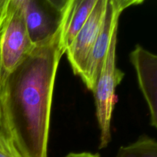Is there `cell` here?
<instances>
[{
  "mask_svg": "<svg viewBox=\"0 0 157 157\" xmlns=\"http://www.w3.org/2000/svg\"><path fill=\"white\" fill-rule=\"evenodd\" d=\"M34 47L35 44L28 33L19 0H9L6 17L0 29V87Z\"/></svg>",
  "mask_w": 157,
  "mask_h": 157,
  "instance_id": "obj_2",
  "label": "cell"
},
{
  "mask_svg": "<svg viewBox=\"0 0 157 157\" xmlns=\"http://www.w3.org/2000/svg\"><path fill=\"white\" fill-rule=\"evenodd\" d=\"M117 32L112 38L101 73L93 93L97 109V118L101 130L100 149L105 148L111 140L110 122L115 105V90L124 77V73L116 66Z\"/></svg>",
  "mask_w": 157,
  "mask_h": 157,
  "instance_id": "obj_3",
  "label": "cell"
},
{
  "mask_svg": "<svg viewBox=\"0 0 157 157\" xmlns=\"http://www.w3.org/2000/svg\"><path fill=\"white\" fill-rule=\"evenodd\" d=\"M116 157H157V141L144 135L133 144L121 147Z\"/></svg>",
  "mask_w": 157,
  "mask_h": 157,
  "instance_id": "obj_9",
  "label": "cell"
},
{
  "mask_svg": "<svg viewBox=\"0 0 157 157\" xmlns=\"http://www.w3.org/2000/svg\"><path fill=\"white\" fill-rule=\"evenodd\" d=\"M0 157H23L2 127H0Z\"/></svg>",
  "mask_w": 157,
  "mask_h": 157,
  "instance_id": "obj_10",
  "label": "cell"
},
{
  "mask_svg": "<svg viewBox=\"0 0 157 157\" xmlns=\"http://www.w3.org/2000/svg\"><path fill=\"white\" fill-rule=\"evenodd\" d=\"M130 61L148 105L152 126L157 129V55L137 44L130 52Z\"/></svg>",
  "mask_w": 157,
  "mask_h": 157,
  "instance_id": "obj_7",
  "label": "cell"
},
{
  "mask_svg": "<svg viewBox=\"0 0 157 157\" xmlns=\"http://www.w3.org/2000/svg\"><path fill=\"white\" fill-rule=\"evenodd\" d=\"M2 127V117H1V110H0V127Z\"/></svg>",
  "mask_w": 157,
  "mask_h": 157,
  "instance_id": "obj_13",
  "label": "cell"
},
{
  "mask_svg": "<svg viewBox=\"0 0 157 157\" xmlns=\"http://www.w3.org/2000/svg\"><path fill=\"white\" fill-rule=\"evenodd\" d=\"M8 4H9V0H0V29L6 17Z\"/></svg>",
  "mask_w": 157,
  "mask_h": 157,
  "instance_id": "obj_11",
  "label": "cell"
},
{
  "mask_svg": "<svg viewBox=\"0 0 157 157\" xmlns=\"http://www.w3.org/2000/svg\"><path fill=\"white\" fill-rule=\"evenodd\" d=\"M96 3L97 0H71L63 35L65 52L87 22Z\"/></svg>",
  "mask_w": 157,
  "mask_h": 157,
  "instance_id": "obj_8",
  "label": "cell"
},
{
  "mask_svg": "<svg viewBox=\"0 0 157 157\" xmlns=\"http://www.w3.org/2000/svg\"><path fill=\"white\" fill-rule=\"evenodd\" d=\"M142 3H144L143 0H107L105 16L101 30L84 70L80 75L87 89L92 92L98 81L113 35L117 32L120 16L127 8Z\"/></svg>",
  "mask_w": 157,
  "mask_h": 157,
  "instance_id": "obj_4",
  "label": "cell"
},
{
  "mask_svg": "<svg viewBox=\"0 0 157 157\" xmlns=\"http://www.w3.org/2000/svg\"><path fill=\"white\" fill-rule=\"evenodd\" d=\"M64 157H100L98 154H93L90 153H71Z\"/></svg>",
  "mask_w": 157,
  "mask_h": 157,
  "instance_id": "obj_12",
  "label": "cell"
},
{
  "mask_svg": "<svg viewBox=\"0 0 157 157\" xmlns=\"http://www.w3.org/2000/svg\"><path fill=\"white\" fill-rule=\"evenodd\" d=\"M71 0L55 33L35 44L0 87L2 128L23 157H48L55 77L65 54L63 35Z\"/></svg>",
  "mask_w": 157,
  "mask_h": 157,
  "instance_id": "obj_1",
  "label": "cell"
},
{
  "mask_svg": "<svg viewBox=\"0 0 157 157\" xmlns=\"http://www.w3.org/2000/svg\"><path fill=\"white\" fill-rule=\"evenodd\" d=\"M29 38L36 44L56 32L64 16L66 1L19 0Z\"/></svg>",
  "mask_w": 157,
  "mask_h": 157,
  "instance_id": "obj_5",
  "label": "cell"
},
{
  "mask_svg": "<svg viewBox=\"0 0 157 157\" xmlns=\"http://www.w3.org/2000/svg\"><path fill=\"white\" fill-rule=\"evenodd\" d=\"M107 5V0H97L87 22L66 50L65 54L75 75L80 76L84 70L101 30Z\"/></svg>",
  "mask_w": 157,
  "mask_h": 157,
  "instance_id": "obj_6",
  "label": "cell"
}]
</instances>
